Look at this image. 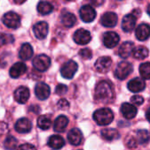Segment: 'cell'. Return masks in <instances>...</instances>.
<instances>
[{"label": "cell", "instance_id": "cell-26", "mask_svg": "<svg viewBox=\"0 0 150 150\" xmlns=\"http://www.w3.org/2000/svg\"><path fill=\"white\" fill-rule=\"evenodd\" d=\"M102 137L109 141L114 140V139H117L120 137L119 132L116 130V129H112V128H107V129H103L102 130Z\"/></svg>", "mask_w": 150, "mask_h": 150}, {"label": "cell", "instance_id": "cell-15", "mask_svg": "<svg viewBox=\"0 0 150 150\" xmlns=\"http://www.w3.org/2000/svg\"><path fill=\"white\" fill-rule=\"evenodd\" d=\"M27 65L22 63V62H17L15 63L11 68H10V71L9 74L10 76L13 79H17L19 77H21V75H23L26 71H27Z\"/></svg>", "mask_w": 150, "mask_h": 150}, {"label": "cell", "instance_id": "cell-4", "mask_svg": "<svg viewBox=\"0 0 150 150\" xmlns=\"http://www.w3.org/2000/svg\"><path fill=\"white\" fill-rule=\"evenodd\" d=\"M3 23L9 28L17 29L21 26V17L14 12H8L2 18Z\"/></svg>", "mask_w": 150, "mask_h": 150}, {"label": "cell", "instance_id": "cell-38", "mask_svg": "<svg viewBox=\"0 0 150 150\" xmlns=\"http://www.w3.org/2000/svg\"><path fill=\"white\" fill-rule=\"evenodd\" d=\"M57 107L60 110H67L69 108V103L65 99H61L57 103Z\"/></svg>", "mask_w": 150, "mask_h": 150}, {"label": "cell", "instance_id": "cell-42", "mask_svg": "<svg viewBox=\"0 0 150 150\" xmlns=\"http://www.w3.org/2000/svg\"><path fill=\"white\" fill-rule=\"evenodd\" d=\"M26 1H27V0H14V2H15L16 4H19V5L23 4V3H25Z\"/></svg>", "mask_w": 150, "mask_h": 150}, {"label": "cell", "instance_id": "cell-6", "mask_svg": "<svg viewBox=\"0 0 150 150\" xmlns=\"http://www.w3.org/2000/svg\"><path fill=\"white\" fill-rule=\"evenodd\" d=\"M50 58L44 54H41L36 56L33 59V66L35 70L39 71H45L50 66Z\"/></svg>", "mask_w": 150, "mask_h": 150}, {"label": "cell", "instance_id": "cell-14", "mask_svg": "<svg viewBox=\"0 0 150 150\" xmlns=\"http://www.w3.org/2000/svg\"><path fill=\"white\" fill-rule=\"evenodd\" d=\"M103 43L104 45L109 48V49H112L115 46L117 45V43L119 42V36L117 33L115 32H107L103 35Z\"/></svg>", "mask_w": 150, "mask_h": 150}, {"label": "cell", "instance_id": "cell-2", "mask_svg": "<svg viewBox=\"0 0 150 150\" xmlns=\"http://www.w3.org/2000/svg\"><path fill=\"white\" fill-rule=\"evenodd\" d=\"M94 120L99 125H110L114 119V114L109 108H102L95 111L93 115Z\"/></svg>", "mask_w": 150, "mask_h": 150}, {"label": "cell", "instance_id": "cell-11", "mask_svg": "<svg viewBox=\"0 0 150 150\" xmlns=\"http://www.w3.org/2000/svg\"><path fill=\"white\" fill-rule=\"evenodd\" d=\"M35 93L36 97L39 100L43 101V100H46L47 98H49V96L50 95V88L46 83L39 82L35 86Z\"/></svg>", "mask_w": 150, "mask_h": 150}, {"label": "cell", "instance_id": "cell-29", "mask_svg": "<svg viewBox=\"0 0 150 150\" xmlns=\"http://www.w3.org/2000/svg\"><path fill=\"white\" fill-rule=\"evenodd\" d=\"M148 54H149L148 50L143 46H139V47L135 48L132 51L133 57H135L137 59H145L146 57H147Z\"/></svg>", "mask_w": 150, "mask_h": 150}, {"label": "cell", "instance_id": "cell-1", "mask_svg": "<svg viewBox=\"0 0 150 150\" xmlns=\"http://www.w3.org/2000/svg\"><path fill=\"white\" fill-rule=\"evenodd\" d=\"M114 98V90L111 83L107 81H101L96 88L95 99L100 103H110Z\"/></svg>", "mask_w": 150, "mask_h": 150}, {"label": "cell", "instance_id": "cell-24", "mask_svg": "<svg viewBox=\"0 0 150 150\" xmlns=\"http://www.w3.org/2000/svg\"><path fill=\"white\" fill-rule=\"evenodd\" d=\"M34 54L32 46L29 43H23L19 51V57L22 60H29Z\"/></svg>", "mask_w": 150, "mask_h": 150}, {"label": "cell", "instance_id": "cell-19", "mask_svg": "<svg viewBox=\"0 0 150 150\" xmlns=\"http://www.w3.org/2000/svg\"><path fill=\"white\" fill-rule=\"evenodd\" d=\"M117 15L115 13L109 12L104 13L101 18V23L106 28H113L117 25Z\"/></svg>", "mask_w": 150, "mask_h": 150}, {"label": "cell", "instance_id": "cell-40", "mask_svg": "<svg viewBox=\"0 0 150 150\" xmlns=\"http://www.w3.org/2000/svg\"><path fill=\"white\" fill-rule=\"evenodd\" d=\"M87 1L89 2L94 6H100L104 3L105 0H87Z\"/></svg>", "mask_w": 150, "mask_h": 150}, {"label": "cell", "instance_id": "cell-39", "mask_svg": "<svg viewBox=\"0 0 150 150\" xmlns=\"http://www.w3.org/2000/svg\"><path fill=\"white\" fill-rule=\"evenodd\" d=\"M17 150H36V147L35 146H33L32 144H23L21 146H20L18 147Z\"/></svg>", "mask_w": 150, "mask_h": 150}, {"label": "cell", "instance_id": "cell-25", "mask_svg": "<svg viewBox=\"0 0 150 150\" xmlns=\"http://www.w3.org/2000/svg\"><path fill=\"white\" fill-rule=\"evenodd\" d=\"M64 139L59 135H52L49 138L48 145L53 149H61L64 146Z\"/></svg>", "mask_w": 150, "mask_h": 150}, {"label": "cell", "instance_id": "cell-17", "mask_svg": "<svg viewBox=\"0 0 150 150\" xmlns=\"http://www.w3.org/2000/svg\"><path fill=\"white\" fill-rule=\"evenodd\" d=\"M15 130L20 133H28L32 129V123L28 118H20L15 124Z\"/></svg>", "mask_w": 150, "mask_h": 150}, {"label": "cell", "instance_id": "cell-12", "mask_svg": "<svg viewBox=\"0 0 150 150\" xmlns=\"http://www.w3.org/2000/svg\"><path fill=\"white\" fill-rule=\"evenodd\" d=\"M30 97L29 89L26 87H19L14 92V99L17 103L24 104L26 103Z\"/></svg>", "mask_w": 150, "mask_h": 150}, {"label": "cell", "instance_id": "cell-16", "mask_svg": "<svg viewBox=\"0 0 150 150\" xmlns=\"http://www.w3.org/2000/svg\"><path fill=\"white\" fill-rule=\"evenodd\" d=\"M146 84L145 81H143L142 78H135L131 80L128 84H127V88L128 89L132 92V93H139L141 92L145 89Z\"/></svg>", "mask_w": 150, "mask_h": 150}, {"label": "cell", "instance_id": "cell-20", "mask_svg": "<svg viewBox=\"0 0 150 150\" xmlns=\"http://www.w3.org/2000/svg\"><path fill=\"white\" fill-rule=\"evenodd\" d=\"M121 113L126 119H132L137 115V108L134 104L125 103L121 105Z\"/></svg>", "mask_w": 150, "mask_h": 150}, {"label": "cell", "instance_id": "cell-3", "mask_svg": "<svg viewBox=\"0 0 150 150\" xmlns=\"http://www.w3.org/2000/svg\"><path fill=\"white\" fill-rule=\"evenodd\" d=\"M132 71H133L132 64L131 63L123 61L117 64L116 71H115V76L118 80L124 81L132 72Z\"/></svg>", "mask_w": 150, "mask_h": 150}, {"label": "cell", "instance_id": "cell-22", "mask_svg": "<svg viewBox=\"0 0 150 150\" xmlns=\"http://www.w3.org/2000/svg\"><path fill=\"white\" fill-rule=\"evenodd\" d=\"M135 46L132 42H125L118 50V55L123 58H127L132 54Z\"/></svg>", "mask_w": 150, "mask_h": 150}, {"label": "cell", "instance_id": "cell-33", "mask_svg": "<svg viewBox=\"0 0 150 150\" xmlns=\"http://www.w3.org/2000/svg\"><path fill=\"white\" fill-rule=\"evenodd\" d=\"M4 146L7 150H14L18 146V140L13 136H8L5 139Z\"/></svg>", "mask_w": 150, "mask_h": 150}, {"label": "cell", "instance_id": "cell-34", "mask_svg": "<svg viewBox=\"0 0 150 150\" xmlns=\"http://www.w3.org/2000/svg\"><path fill=\"white\" fill-rule=\"evenodd\" d=\"M13 42H14L13 35L9 34H0V47L9 43H13Z\"/></svg>", "mask_w": 150, "mask_h": 150}, {"label": "cell", "instance_id": "cell-30", "mask_svg": "<svg viewBox=\"0 0 150 150\" xmlns=\"http://www.w3.org/2000/svg\"><path fill=\"white\" fill-rule=\"evenodd\" d=\"M37 125L42 130H48L51 125V119L49 116H41L37 120Z\"/></svg>", "mask_w": 150, "mask_h": 150}, {"label": "cell", "instance_id": "cell-23", "mask_svg": "<svg viewBox=\"0 0 150 150\" xmlns=\"http://www.w3.org/2000/svg\"><path fill=\"white\" fill-rule=\"evenodd\" d=\"M68 123H69V120L65 116L61 115V116L57 117L54 122V125H53L54 131L57 132H64V130L66 129V127L68 125Z\"/></svg>", "mask_w": 150, "mask_h": 150}, {"label": "cell", "instance_id": "cell-45", "mask_svg": "<svg viewBox=\"0 0 150 150\" xmlns=\"http://www.w3.org/2000/svg\"><path fill=\"white\" fill-rule=\"evenodd\" d=\"M118 1H122V0H118Z\"/></svg>", "mask_w": 150, "mask_h": 150}, {"label": "cell", "instance_id": "cell-13", "mask_svg": "<svg viewBox=\"0 0 150 150\" xmlns=\"http://www.w3.org/2000/svg\"><path fill=\"white\" fill-rule=\"evenodd\" d=\"M67 139L70 144L72 146H79L82 142L83 135L80 129L78 128H73L69 131L67 134Z\"/></svg>", "mask_w": 150, "mask_h": 150}, {"label": "cell", "instance_id": "cell-5", "mask_svg": "<svg viewBox=\"0 0 150 150\" xmlns=\"http://www.w3.org/2000/svg\"><path fill=\"white\" fill-rule=\"evenodd\" d=\"M77 70H78L77 63L73 60H69L62 65L60 72L64 78L70 80L74 76V74L76 73Z\"/></svg>", "mask_w": 150, "mask_h": 150}, {"label": "cell", "instance_id": "cell-32", "mask_svg": "<svg viewBox=\"0 0 150 150\" xmlns=\"http://www.w3.org/2000/svg\"><path fill=\"white\" fill-rule=\"evenodd\" d=\"M150 135L146 130H139L136 133V140L139 144H146L149 140Z\"/></svg>", "mask_w": 150, "mask_h": 150}, {"label": "cell", "instance_id": "cell-28", "mask_svg": "<svg viewBox=\"0 0 150 150\" xmlns=\"http://www.w3.org/2000/svg\"><path fill=\"white\" fill-rule=\"evenodd\" d=\"M37 11L42 15H47L53 11V6L47 1H41L37 5Z\"/></svg>", "mask_w": 150, "mask_h": 150}, {"label": "cell", "instance_id": "cell-31", "mask_svg": "<svg viewBox=\"0 0 150 150\" xmlns=\"http://www.w3.org/2000/svg\"><path fill=\"white\" fill-rule=\"evenodd\" d=\"M139 73L143 80L150 79V63H143L139 65Z\"/></svg>", "mask_w": 150, "mask_h": 150}, {"label": "cell", "instance_id": "cell-41", "mask_svg": "<svg viewBox=\"0 0 150 150\" xmlns=\"http://www.w3.org/2000/svg\"><path fill=\"white\" fill-rule=\"evenodd\" d=\"M146 119H147V121L150 123V108L146 110Z\"/></svg>", "mask_w": 150, "mask_h": 150}, {"label": "cell", "instance_id": "cell-8", "mask_svg": "<svg viewBox=\"0 0 150 150\" xmlns=\"http://www.w3.org/2000/svg\"><path fill=\"white\" fill-rule=\"evenodd\" d=\"M91 39L92 37H91V34L89 33V31L83 29V28L77 30L73 35L74 42L80 45H85L91 41Z\"/></svg>", "mask_w": 150, "mask_h": 150}, {"label": "cell", "instance_id": "cell-18", "mask_svg": "<svg viewBox=\"0 0 150 150\" xmlns=\"http://www.w3.org/2000/svg\"><path fill=\"white\" fill-rule=\"evenodd\" d=\"M135 35L139 41H146L150 37V26L145 23L139 25L135 30Z\"/></svg>", "mask_w": 150, "mask_h": 150}, {"label": "cell", "instance_id": "cell-35", "mask_svg": "<svg viewBox=\"0 0 150 150\" xmlns=\"http://www.w3.org/2000/svg\"><path fill=\"white\" fill-rule=\"evenodd\" d=\"M79 54L81 57V58H83V59H90L92 57V51L88 48L81 50Z\"/></svg>", "mask_w": 150, "mask_h": 150}, {"label": "cell", "instance_id": "cell-10", "mask_svg": "<svg viewBox=\"0 0 150 150\" xmlns=\"http://www.w3.org/2000/svg\"><path fill=\"white\" fill-rule=\"evenodd\" d=\"M111 64H112V60L110 57H102L96 60L95 64V68L96 69L97 71L104 73L110 70Z\"/></svg>", "mask_w": 150, "mask_h": 150}, {"label": "cell", "instance_id": "cell-43", "mask_svg": "<svg viewBox=\"0 0 150 150\" xmlns=\"http://www.w3.org/2000/svg\"><path fill=\"white\" fill-rule=\"evenodd\" d=\"M146 12H147V13H148V15L150 16V5L147 6V10H146Z\"/></svg>", "mask_w": 150, "mask_h": 150}, {"label": "cell", "instance_id": "cell-36", "mask_svg": "<svg viewBox=\"0 0 150 150\" xmlns=\"http://www.w3.org/2000/svg\"><path fill=\"white\" fill-rule=\"evenodd\" d=\"M131 102L134 104V105H141L143 103H144V98L140 96H138V95H135L133 96H132L131 98Z\"/></svg>", "mask_w": 150, "mask_h": 150}, {"label": "cell", "instance_id": "cell-21", "mask_svg": "<svg viewBox=\"0 0 150 150\" xmlns=\"http://www.w3.org/2000/svg\"><path fill=\"white\" fill-rule=\"evenodd\" d=\"M136 25V17L133 14L125 15L122 20V29L125 32H131Z\"/></svg>", "mask_w": 150, "mask_h": 150}, {"label": "cell", "instance_id": "cell-27", "mask_svg": "<svg viewBox=\"0 0 150 150\" xmlns=\"http://www.w3.org/2000/svg\"><path fill=\"white\" fill-rule=\"evenodd\" d=\"M76 21H77L76 17H75V15H73L71 13H64L61 16V22L66 28L73 27L75 24H76Z\"/></svg>", "mask_w": 150, "mask_h": 150}, {"label": "cell", "instance_id": "cell-44", "mask_svg": "<svg viewBox=\"0 0 150 150\" xmlns=\"http://www.w3.org/2000/svg\"><path fill=\"white\" fill-rule=\"evenodd\" d=\"M65 1H72V0H65Z\"/></svg>", "mask_w": 150, "mask_h": 150}, {"label": "cell", "instance_id": "cell-7", "mask_svg": "<svg viewBox=\"0 0 150 150\" xmlns=\"http://www.w3.org/2000/svg\"><path fill=\"white\" fill-rule=\"evenodd\" d=\"M80 16L84 22L90 23L95 21L96 17V12L91 6H83L80 10Z\"/></svg>", "mask_w": 150, "mask_h": 150}, {"label": "cell", "instance_id": "cell-37", "mask_svg": "<svg viewBox=\"0 0 150 150\" xmlns=\"http://www.w3.org/2000/svg\"><path fill=\"white\" fill-rule=\"evenodd\" d=\"M68 88H67V86L64 85V84H58L56 88V93L59 96H63L64 94H66Z\"/></svg>", "mask_w": 150, "mask_h": 150}, {"label": "cell", "instance_id": "cell-9", "mask_svg": "<svg viewBox=\"0 0 150 150\" xmlns=\"http://www.w3.org/2000/svg\"><path fill=\"white\" fill-rule=\"evenodd\" d=\"M33 31L37 39L42 40V39L46 38V36L49 33V25L45 21H40L34 26Z\"/></svg>", "mask_w": 150, "mask_h": 150}]
</instances>
